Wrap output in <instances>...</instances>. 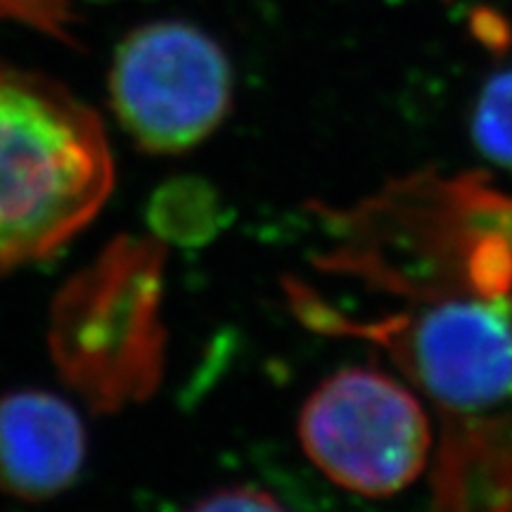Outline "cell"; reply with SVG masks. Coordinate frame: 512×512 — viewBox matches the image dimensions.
Wrapping results in <instances>:
<instances>
[{
  "label": "cell",
  "mask_w": 512,
  "mask_h": 512,
  "mask_svg": "<svg viewBox=\"0 0 512 512\" xmlns=\"http://www.w3.org/2000/svg\"><path fill=\"white\" fill-rule=\"evenodd\" d=\"M316 214L328 235L316 268L361 309L287 280L292 311L380 349L427 403L430 512H512V192L477 171L422 169Z\"/></svg>",
  "instance_id": "obj_1"
},
{
  "label": "cell",
  "mask_w": 512,
  "mask_h": 512,
  "mask_svg": "<svg viewBox=\"0 0 512 512\" xmlns=\"http://www.w3.org/2000/svg\"><path fill=\"white\" fill-rule=\"evenodd\" d=\"M112 188L98 114L60 83L0 64V278L67 245Z\"/></svg>",
  "instance_id": "obj_2"
},
{
  "label": "cell",
  "mask_w": 512,
  "mask_h": 512,
  "mask_svg": "<svg viewBox=\"0 0 512 512\" xmlns=\"http://www.w3.org/2000/svg\"><path fill=\"white\" fill-rule=\"evenodd\" d=\"M164 264L162 240L121 235L57 292L50 354L91 411H124L162 382Z\"/></svg>",
  "instance_id": "obj_3"
},
{
  "label": "cell",
  "mask_w": 512,
  "mask_h": 512,
  "mask_svg": "<svg viewBox=\"0 0 512 512\" xmlns=\"http://www.w3.org/2000/svg\"><path fill=\"white\" fill-rule=\"evenodd\" d=\"M306 458L330 482L358 496L408 489L437 448L432 411L406 380L351 366L325 377L299 413Z\"/></svg>",
  "instance_id": "obj_4"
},
{
  "label": "cell",
  "mask_w": 512,
  "mask_h": 512,
  "mask_svg": "<svg viewBox=\"0 0 512 512\" xmlns=\"http://www.w3.org/2000/svg\"><path fill=\"white\" fill-rule=\"evenodd\" d=\"M110 105L140 150L181 155L228 117L233 69L202 29L176 19L143 24L114 53Z\"/></svg>",
  "instance_id": "obj_5"
},
{
  "label": "cell",
  "mask_w": 512,
  "mask_h": 512,
  "mask_svg": "<svg viewBox=\"0 0 512 512\" xmlns=\"http://www.w3.org/2000/svg\"><path fill=\"white\" fill-rule=\"evenodd\" d=\"M86 463L76 408L46 389L0 396V494L43 503L72 489Z\"/></svg>",
  "instance_id": "obj_6"
},
{
  "label": "cell",
  "mask_w": 512,
  "mask_h": 512,
  "mask_svg": "<svg viewBox=\"0 0 512 512\" xmlns=\"http://www.w3.org/2000/svg\"><path fill=\"white\" fill-rule=\"evenodd\" d=\"M147 219L157 240L202 245L223 226V207L204 181L176 178L155 192Z\"/></svg>",
  "instance_id": "obj_7"
},
{
  "label": "cell",
  "mask_w": 512,
  "mask_h": 512,
  "mask_svg": "<svg viewBox=\"0 0 512 512\" xmlns=\"http://www.w3.org/2000/svg\"><path fill=\"white\" fill-rule=\"evenodd\" d=\"M472 140L489 162L512 171V67L484 81L472 110Z\"/></svg>",
  "instance_id": "obj_8"
},
{
  "label": "cell",
  "mask_w": 512,
  "mask_h": 512,
  "mask_svg": "<svg viewBox=\"0 0 512 512\" xmlns=\"http://www.w3.org/2000/svg\"><path fill=\"white\" fill-rule=\"evenodd\" d=\"M183 512H290L266 489L252 484H233L197 498Z\"/></svg>",
  "instance_id": "obj_9"
},
{
  "label": "cell",
  "mask_w": 512,
  "mask_h": 512,
  "mask_svg": "<svg viewBox=\"0 0 512 512\" xmlns=\"http://www.w3.org/2000/svg\"><path fill=\"white\" fill-rule=\"evenodd\" d=\"M22 19L53 36H64L69 12L62 0H0V19Z\"/></svg>",
  "instance_id": "obj_10"
}]
</instances>
